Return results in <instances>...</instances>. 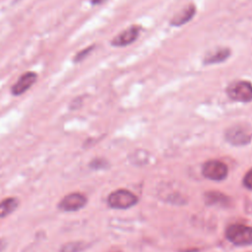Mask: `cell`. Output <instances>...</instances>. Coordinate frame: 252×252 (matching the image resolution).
<instances>
[{"instance_id":"obj_1","label":"cell","mask_w":252,"mask_h":252,"mask_svg":"<svg viewBox=\"0 0 252 252\" xmlns=\"http://www.w3.org/2000/svg\"><path fill=\"white\" fill-rule=\"evenodd\" d=\"M224 139L232 146L248 145L252 140V128L246 123L231 125L225 130Z\"/></svg>"},{"instance_id":"obj_2","label":"cell","mask_w":252,"mask_h":252,"mask_svg":"<svg viewBox=\"0 0 252 252\" xmlns=\"http://www.w3.org/2000/svg\"><path fill=\"white\" fill-rule=\"evenodd\" d=\"M226 238L237 246L252 245V227L244 224H232L225 230Z\"/></svg>"},{"instance_id":"obj_3","label":"cell","mask_w":252,"mask_h":252,"mask_svg":"<svg viewBox=\"0 0 252 252\" xmlns=\"http://www.w3.org/2000/svg\"><path fill=\"white\" fill-rule=\"evenodd\" d=\"M225 93L227 96L239 102H250L252 101V84L247 81H235L230 83Z\"/></svg>"},{"instance_id":"obj_4","label":"cell","mask_w":252,"mask_h":252,"mask_svg":"<svg viewBox=\"0 0 252 252\" xmlns=\"http://www.w3.org/2000/svg\"><path fill=\"white\" fill-rule=\"evenodd\" d=\"M138 202V198L130 191L119 189L112 192L107 199V203L114 209H127L134 206Z\"/></svg>"},{"instance_id":"obj_5","label":"cell","mask_w":252,"mask_h":252,"mask_svg":"<svg viewBox=\"0 0 252 252\" xmlns=\"http://www.w3.org/2000/svg\"><path fill=\"white\" fill-rule=\"evenodd\" d=\"M202 173L209 179L220 181L223 180L227 175V166L220 160H209L204 163Z\"/></svg>"},{"instance_id":"obj_6","label":"cell","mask_w":252,"mask_h":252,"mask_svg":"<svg viewBox=\"0 0 252 252\" xmlns=\"http://www.w3.org/2000/svg\"><path fill=\"white\" fill-rule=\"evenodd\" d=\"M87 203V198L81 193L66 195L58 204V208L64 212H76L82 209Z\"/></svg>"},{"instance_id":"obj_7","label":"cell","mask_w":252,"mask_h":252,"mask_svg":"<svg viewBox=\"0 0 252 252\" xmlns=\"http://www.w3.org/2000/svg\"><path fill=\"white\" fill-rule=\"evenodd\" d=\"M141 28L139 26H131L118 33L112 40L111 44L113 46H126L133 43L139 36Z\"/></svg>"},{"instance_id":"obj_8","label":"cell","mask_w":252,"mask_h":252,"mask_svg":"<svg viewBox=\"0 0 252 252\" xmlns=\"http://www.w3.org/2000/svg\"><path fill=\"white\" fill-rule=\"evenodd\" d=\"M37 80V75L34 72L24 73L17 82L12 86L11 93L14 95H21L26 93Z\"/></svg>"},{"instance_id":"obj_9","label":"cell","mask_w":252,"mask_h":252,"mask_svg":"<svg viewBox=\"0 0 252 252\" xmlns=\"http://www.w3.org/2000/svg\"><path fill=\"white\" fill-rule=\"evenodd\" d=\"M196 14V7L194 4H189L176 13L170 21V25L173 27H181L192 20Z\"/></svg>"},{"instance_id":"obj_10","label":"cell","mask_w":252,"mask_h":252,"mask_svg":"<svg viewBox=\"0 0 252 252\" xmlns=\"http://www.w3.org/2000/svg\"><path fill=\"white\" fill-rule=\"evenodd\" d=\"M230 56V50L226 47H220L213 51H210L204 57V64L206 65H213L219 64L225 61Z\"/></svg>"},{"instance_id":"obj_11","label":"cell","mask_w":252,"mask_h":252,"mask_svg":"<svg viewBox=\"0 0 252 252\" xmlns=\"http://www.w3.org/2000/svg\"><path fill=\"white\" fill-rule=\"evenodd\" d=\"M18 204H19L18 199L14 197L7 198L1 201L0 202V218L7 217L11 213H13L17 209Z\"/></svg>"},{"instance_id":"obj_12","label":"cell","mask_w":252,"mask_h":252,"mask_svg":"<svg viewBox=\"0 0 252 252\" xmlns=\"http://www.w3.org/2000/svg\"><path fill=\"white\" fill-rule=\"evenodd\" d=\"M205 199H206L207 204H209V205L220 204V205L224 206L228 202L227 197L219 192H208V193H206Z\"/></svg>"},{"instance_id":"obj_13","label":"cell","mask_w":252,"mask_h":252,"mask_svg":"<svg viewBox=\"0 0 252 252\" xmlns=\"http://www.w3.org/2000/svg\"><path fill=\"white\" fill-rule=\"evenodd\" d=\"M84 249V244L81 242H71L65 244L61 248V252H80Z\"/></svg>"},{"instance_id":"obj_14","label":"cell","mask_w":252,"mask_h":252,"mask_svg":"<svg viewBox=\"0 0 252 252\" xmlns=\"http://www.w3.org/2000/svg\"><path fill=\"white\" fill-rule=\"evenodd\" d=\"M93 48H94V46H89L88 48H85L84 50H82V51H79L78 53H77V55L74 57V60L76 61V62H78V61H81V60H83L92 50H93Z\"/></svg>"},{"instance_id":"obj_15","label":"cell","mask_w":252,"mask_h":252,"mask_svg":"<svg viewBox=\"0 0 252 252\" xmlns=\"http://www.w3.org/2000/svg\"><path fill=\"white\" fill-rule=\"evenodd\" d=\"M243 183H244V185H245L248 189L252 190V168H251V169L246 173V175L244 176Z\"/></svg>"},{"instance_id":"obj_16","label":"cell","mask_w":252,"mask_h":252,"mask_svg":"<svg viewBox=\"0 0 252 252\" xmlns=\"http://www.w3.org/2000/svg\"><path fill=\"white\" fill-rule=\"evenodd\" d=\"M106 0H91L92 4L93 5H99V4H102L103 2H105Z\"/></svg>"},{"instance_id":"obj_17","label":"cell","mask_w":252,"mask_h":252,"mask_svg":"<svg viewBox=\"0 0 252 252\" xmlns=\"http://www.w3.org/2000/svg\"><path fill=\"white\" fill-rule=\"evenodd\" d=\"M5 246H6L5 241L3 239H0V251H2L5 248Z\"/></svg>"}]
</instances>
